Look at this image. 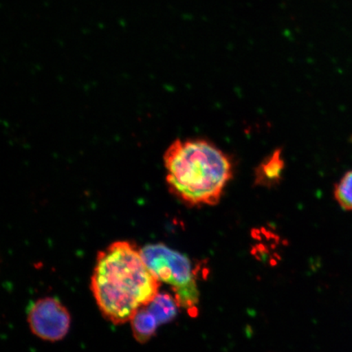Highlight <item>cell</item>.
<instances>
[{
  "label": "cell",
  "instance_id": "1",
  "mask_svg": "<svg viewBox=\"0 0 352 352\" xmlns=\"http://www.w3.org/2000/svg\"><path fill=\"white\" fill-rule=\"evenodd\" d=\"M91 288L104 318L122 324L160 293V281L149 270L140 249L120 241L99 252Z\"/></svg>",
  "mask_w": 352,
  "mask_h": 352
},
{
  "label": "cell",
  "instance_id": "2",
  "mask_svg": "<svg viewBox=\"0 0 352 352\" xmlns=\"http://www.w3.org/2000/svg\"><path fill=\"white\" fill-rule=\"evenodd\" d=\"M164 160L170 192L188 206L218 204L233 176L231 158L204 139L175 140Z\"/></svg>",
  "mask_w": 352,
  "mask_h": 352
},
{
  "label": "cell",
  "instance_id": "3",
  "mask_svg": "<svg viewBox=\"0 0 352 352\" xmlns=\"http://www.w3.org/2000/svg\"><path fill=\"white\" fill-rule=\"evenodd\" d=\"M145 263L160 281L182 287L195 278L190 261L182 253L164 244H151L140 249Z\"/></svg>",
  "mask_w": 352,
  "mask_h": 352
},
{
  "label": "cell",
  "instance_id": "4",
  "mask_svg": "<svg viewBox=\"0 0 352 352\" xmlns=\"http://www.w3.org/2000/svg\"><path fill=\"white\" fill-rule=\"evenodd\" d=\"M28 323L34 336L43 340L56 342L63 340L70 328L69 312L58 299L46 297L30 306Z\"/></svg>",
  "mask_w": 352,
  "mask_h": 352
},
{
  "label": "cell",
  "instance_id": "5",
  "mask_svg": "<svg viewBox=\"0 0 352 352\" xmlns=\"http://www.w3.org/2000/svg\"><path fill=\"white\" fill-rule=\"evenodd\" d=\"M285 162L280 149L267 157L255 170V183L261 186L271 187L280 183Z\"/></svg>",
  "mask_w": 352,
  "mask_h": 352
},
{
  "label": "cell",
  "instance_id": "6",
  "mask_svg": "<svg viewBox=\"0 0 352 352\" xmlns=\"http://www.w3.org/2000/svg\"><path fill=\"white\" fill-rule=\"evenodd\" d=\"M130 322L135 340L140 343L151 340L156 333L157 328L160 327L147 305L140 307L132 316Z\"/></svg>",
  "mask_w": 352,
  "mask_h": 352
},
{
  "label": "cell",
  "instance_id": "7",
  "mask_svg": "<svg viewBox=\"0 0 352 352\" xmlns=\"http://www.w3.org/2000/svg\"><path fill=\"white\" fill-rule=\"evenodd\" d=\"M147 307L155 316L160 324L169 323L175 318L178 312V303L175 297L167 293H158Z\"/></svg>",
  "mask_w": 352,
  "mask_h": 352
},
{
  "label": "cell",
  "instance_id": "8",
  "mask_svg": "<svg viewBox=\"0 0 352 352\" xmlns=\"http://www.w3.org/2000/svg\"><path fill=\"white\" fill-rule=\"evenodd\" d=\"M333 197L342 210L352 212V169L346 171L336 184Z\"/></svg>",
  "mask_w": 352,
  "mask_h": 352
},
{
  "label": "cell",
  "instance_id": "9",
  "mask_svg": "<svg viewBox=\"0 0 352 352\" xmlns=\"http://www.w3.org/2000/svg\"><path fill=\"white\" fill-rule=\"evenodd\" d=\"M173 292L179 307L186 308L189 311H193L196 314L197 305L199 302V292L195 277L186 285L173 289Z\"/></svg>",
  "mask_w": 352,
  "mask_h": 352
}]
</instances>
